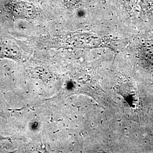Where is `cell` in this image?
Listing matches in <instances>:
<instances>
[{"label": "cell", "mask_w": 153, "mask_h": 153, "mask_svg": "<svg viewBox=\"0 0 153 153\" xmlns=\"http://www.w3.org/2000/svg\"><path fill=\"white\" fill-rule=\"evenodd\" d=\"M11 11L14 16L31 18L34 15V7L31 4L24 2H16L12 4Z\"/></svg>", "instance_id": "obj_1"}]
</instances>
